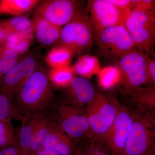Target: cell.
<instances>
[{
    "instance_id": "cell-1",
    "label": "cell",
    "mask_w": 155,
    "mask_h": 155,
    "mask_svg": "<svg viewBox=\"0 0 155 155\" xmlns=\"http://www.w3.org/2000/svg\"><path fill=\"white\" fill-rule=\"evenodd\" d=\"M54 98V85L48 72L38 65L13 100V104L22 116L44 114Z\"/></svg>"
},
{
    "instance_id": "cell-2",
    "label": "cell",
    "mask_w": 155,
    "mask_h": 155,
    "mask_svg": "<svg viewBox=\"0 0 155 155\" xmlns=\"http://www.w3.org/2000/svg\"><path fill=\"white\" fill-rule=\"evenodd\" d=\"M119 103L110 96L96 91L94 98L84 112L94 140L103 143L116 118Z\"/></svg>"
},
{
    "instance_id": "cell-3",
    "label": "cell",
    "mask_w": 155,
    "mask_h": 155,
    "mask_svg": "<svg viewBox=\"0 0 155 155\" xmlns=\"http://www.w3.org/2000/svg\"><path fill=\"white\" fill-rule=\"evenodd\" d=\"M94 40V31L85 10L61 28L55 46L65 48L73 55H84L90 51Z\"/></svg>"
},
{
    "instance_id": "cell-4",
    "label": "cell",
    "mask_w": 155,
    "mask_h": 155,
    "mask_svg": "<svg viewBox=\"0 0 155 155\" xmlns=\"http://www.w3.org/2000/svg\"><path fill=\"white\" fill-rule=\"evenodd\" d=\"M155 138L153 112L141 107L135 111L133 124L122 155H146L155 145Z\"/></svg>"
},
{
    "instance_id": "cell-5",
    "label": "cell",
    "mask_w": 155,
    "mask_h": 155,
    "mask_svg": "<svg viewBox=\"0 0 155 155\" xmlns=\"http://www.w3.org/2000/svg\"><path fill=\"white\" fill-rule=\"evenodd\" d=\"M95 41L101 58L115 63L136 48L124 24L103 29L94 35Z\"/></svg>"
},
{
    "instance_id": "cell-6",
    "label": "cell",
    "mask_w": 155,
    "mask_h": 155,
    "mask_svg": "<svg viewBox=\"0 0 155 155\" xmlns=\"http://www.w3.org/2000/svg\"><path fill=\"white\" fill-rule=\"evenodd\" d=\"M125 26L136 47L149 57L155 39V8L131 10Z\"/></svg>"
},
{
    "instance_id": "cell-7",
    "label": "cell",
    "mask_w": 155,
    "mask_h": 155,
    "mask_svg": "<svg viewBox=\"0 0 155 155\" xmlns=\"http://www.w3.org/2000/svg\"><path fill=\"white\" fill-rule=\"evenodd\" d=\"M149 57L136 47L115 63L120 72V82L126 94L147 83L150 60Z\"/></svg>"
},
{
    "instance_id": "cell-8",
    "label": "cell",
    "mask_w": 155,
    "mask_h": 155,
    "mask_svg": "<svg viewBox=\"0 0 155 155\" xmlns=\"http://www.w3.org/2000/svg\"><path fill=\"white\" fill-rule=\"evenodd\" d=\"M56 109L58 122H56L71 139L77 141L87 138L94 140L83 108L63 101Z\"/></svg>"
},
{
    "instance_id": "cell-9",
    "label": "cell",
    "mask_w": 155,
    "mask_h": 155,
    "mask_svg": "<svg viewBox=\"0 0 155 155\" xmlns=\"http://www.w3.org/2000/svg\"><path fill=\"white\" fill-rule=\"evenodd\" d=\"M85 9L82 1L45 0L41 1L36 6L35 15L43 17L53 25L61 28Z\"/></svg>"
},
{
    "instance_id": "cell-10",
    "label": "cell",
    "mask_w": 155,
    "mask_h": 155,
    "mask_svg": "<svg viewBox=\"0 0 155 155\" xmlns=\"http://www.w3.org/2000/svg\"><path fill=\"white\" fill-rule=\"evenodd\" d=\"M91 22L94 35L115 25L124 24L130 10L116 7L107 0H90L85 9Z\"/></svg>"
},
{
    "instance_id": "cell-11",
    "label": "cell",
    "mask_w": 155,
    "mask_h": 155,
    "mask_svg": "<svg viewBox=\"0 0 155 155\" xmlns=\"http://www.w3.org/2000/svg\"><path fill=\"white\" fill-rule=\"evenodd\" d=\"M134 116L135 111L119 104L114 124L103 143L113 155H123Z\"/></svg>"
},
{
    "instance_id": "cell-12",
    "label": "cell",
    "mask_w": 155,
    "mask_h": 155,
    "mask_svg": "<svg viewBox=\"0 0 155 155\" xmlns=\"http://www.w3.org/2000/svg\"><path fill=\"white\" fill-rule=\"evenodd\" d=\"M37 58L30 54L19 61L5 75L0 77V92L12 100L37 67Z\"/></svg>"
},
{
    "instance_id": "cell-13",
    "label": "cell",
    "mask_w": 155,
    "mask_h": 155,
    "mask_svg": "<svg viewBox=\"0 0 155 155\" xmlns=\"http://www.w3.org/2000/svg\"><path fill=\"white\" fill-rule=\"evenodd\" d=\"M96 91L91 82L86 78L74 77L64 88L65 102L83 108L94 98Z\"/></svg>"
},
{
    "instance_id": "cell-14",
    "label": "cell",
    "mask_w": 155,
    "mask_h": 155,
    "mask_svg": "<svg viewBox=\"0 0 155 155\" xmlns=\"http://www.w3.org/2000/svg\"><path fill=\"white\" fill-rule=\"evenodd\" d=\"M42 148L54 150L63 155H80L81 153L72 140L54 121Z\"/></svg>"
},
{
    "instance_id": "cell-15",
    "label": "cell",
    "mask_w": 155,
    "mask_h": 155,
    "mask_svg": "<svg viewBox=\"0 0 155 155\" xmlns=\"http://www.w3.org/2000/svg\"><path fill=\"white\" fill-rule=\"evenodd\" d=\"M32 21L34 35L39 42L45 46H55L60 39L61 28L36 15Z\"/></svg>"
},
{
    "instance_id": "cell-16",
    "label": "cell",
    "mask_w": 155,
    "mask_h": 155,
    "mask_svg": "<svg viewBox=\"0 0 155 155\" xmlns=\"http://www.w3.org/2000/svg\"><path fill=\"white\" fill-rule=\"evenodd\" d=\"M40 115L22 116V123L16 136L17 144L22 155L29 154L32 137Z\"/></svg>"
},
{
    "instance_id": "cell-17",
    "label": "cell",
    "mask_w": 155,
    "mask_h": 155,
    "mask_svg": "<svg viewBox=\"0 0 155 155\" xmlns=\"http://www.w3.org/2000/svg\"><path fill=\"white\" fill-rule=\"evenodd\" d=\"M39 0H1L0 15L21 16L36 8Z\"/></svg>"
},
{
    "instance_id": "cell-18",
    "label": "cell",
    "mask_w": 155,
    "mask_h": 155,
    "mask_svg": "<svg viewBox=\"0 0 155 155\" xmlns=\"http://www.w3.org/2000/svg\"><path fill=\"white\" fill-rule=\"evenodd\" d=\"M34 35L33 27L26 31L11 34L4 45L15 51L20 55L26 53L31 46Z\"/></svg>"
},
{
    "instance_id": "cell-19",
    "label": "cell",
    "mask_w": 155,
    "mask_h": 155,
    "mask_svg": "<svg viewBox=\"0 0 155 155\" xmlns=\"http://www.w3.org/2000/svg\"><path fill=\"white\" fill-rule=\"evenodd\" d=\"M53 121L44 114L40 115L38 123L32 137L29 155L36 152L43 147L44 142L51 129Z\"/></svg>"
},
{
    "instance_id": "cell-20",
    "label": "cell",
    "mask_w": 155,
    "mask_h": 155,
    "mask_svg": "<svg viewBox=\"0 0 155 155\" xmlns=\"http://www.w3.org/2000/svg\"><path fill=\"white\" fill-rule=\"evenodd\" d=\"M72 68L74 73L87 78L100 71V63L97 58L87 54L78 58Z\"/></svg>"
},
{
    "instance_id": "cell-21",
    "label": "cell",
    "mask_w": 155,
    "mask_h": 155,
    "mask_svg": "<svg viewBox=\"0 0 155 155\" xmlns=\"http://www.w3.org/2000/svg\"><path fill=\"white\" fill-rule=\"evenodd\" d=\"M72 56L71 52L67 49L56 46L48 54L46 61L51 68L69 67Z\"/></svg>"
},
{
    "instance_id": "cell-22",
    "label": "cell",
    "mask_w": 155,
    "mask_h": 155,
    "mask_svg": "<svg viewBox=\"0 0 155 155\" xmlns=\"http://www.w3.org/2000/svg\"><path fill=\"white\" fill-rule=\"evenodd\" d=\"M0 23L11 34L26 31L33 27L32 20L23 15L0 20Z\"/></svg>"
},
{
    "instance_id": "cell-23",
    "label": "cell",
    "mask_w": 155,
    "mask_h": 155,
    "mask_svg": "<svg viewBox=\"0 0 155 155\" xmlns=\"http://www.w3.org/2000/svg\"><path fill=\"white\" fill-rule=\"evenodd\" d=\"M50 79L54 85L64 88L73 78L74 72L70 67L51 68L48 72Z\"/></svg>"
},
{
    "instance_id": "cell-24",
    "label": "cell",
    "mask_w": 155,
    "mask_h": 155,
    "mask_svg": "<svg viewBox=\"0 0 155 155\" xmlns=\"http://www.w3.org/2000/svg\"><path fill=\"white\" fill-rule=\"evenodd\" d=\"M11 119L0 121V150L17 144L14 125Z\"/></svg>"
},
{
    "instance_id": "cell-25",
    "label": "cell",
    "mask_w": 155,
    "mask_h": 155,
    "mask_svg": "<svg viewBox=\"0 0 155 155\" xmlns=\"http://www.w3.org/2000/svg\"><path fill=\"white\" fill-rule=\"evenodd\" d=\"M19 54L5 46H0V77L19 61Z\"/></svg>"
},
{
    "instance_id": "cell-26",
    "label": "cell",
    "mask_w": 155,
    "mask_h": 155,
    "mask_svg": "<svg viewBox=\"0 0 155 155\" xmlns=\"http://www.w3.org/2000/svg\"><path fill=\"white\" fill-rule=\"evenodd\" d=\"M98 74L100 85L104 88H111L120 82V72L116 66L100 70Z\"/></svg>"
},
{
    "instance_id": "cell-27",
    "label": "cell",
    "mask_w": 155,
    "mask_h": 155,
    "mask_svg": "<svg viewBox=\"0 0 155 155\" xmlns=\"http://www.w3.org/2000/svg\"><path fill=\"white\" fill-rule=\"evenodd\" d=\"M22 117L13 106L12 99L0 92V121L8 119L21 121Z\"/></svg>"
},
{
    "instance_id": "cell-28",
    "label": "cell",
    "mask_w": 155,
    "mask_h": 155,
    "mask_svg": "<svg viewBox=\"0 0 155 155\" xmlns=\"http://www.w3.org/2000/svg\"><path fill=\"white\" fill-rule=\"evenodd\" d=\"M104 145L101 143L93 140L91 142L85 155H110L106 151Z\"/></svg>"
},
{
    "instance_id": "cell-29",
    "label": "cell",
    "mask_w": 155,
    "mask_h": 155,
    "mask_svg": "<svg viewBox=\"0 0 155 155\" xmlns=\"http://www.w3.org/2000/svg\"><path fill=\"white\" fill-rule=\"evenodd\" d=\"M151 84V87H155V60L150 59L147 69V81Z\"/></svg>"
},
{
    "instance_id": "cell-30",
    "label": "cell",
    "mask_w": 155,
    "mask_h": 155,
    "mask_svg": "<svg viewBox=\"0 0 155 155\" xmlns=\"http://www.w3.org/2000/svg\"><path fill=\"white\" fill-rule=\"evenodd\" d=\"M107 2L114 5L122 8L128 9L131 10L133 8L134 2L133 0H107Z\"/></svg>"
},
{
    "instance_id": "cell-31",
    "label": "cell",
    "mask_w": 155,
    "mask_h": 155,
    "mask_svg": "<svg viewBox=\"0 0 155 155\" xmlns=\"http://www.w3.org/2000/svg\"><path fill=\"white\" fill-rule=\"evenodd\" d=\"M0 155H22L17 144L0 150Z\"/></svg>"
},
{
    "instance_id": "cell-32",
    "label": "cell",
    "mask_w": 155,
    "mask_h": 155,
    "mask_svg": "<svg viewBox=\"0 0 155 155\" xmlns=\"http://www.w3.org/2000/svg\"><path fill=\"white\" fill-rule=\"evenodd\" d=\"M11 34V32L0 23V46L5 44L8 37Z\"/></svg>"
},
{
    "instance_id": "cell-33",
    "label": "cell",
    "mask_w": 155,
    "mask_h": 155,
    "mask_svg": "<svg viewBox=\"0 0 155 155\" xmlns=\"http://www.w3.org/2000/svg\"><path fill=\"white\" fill-rule=\"evenodd\" d=\"M29 155H63L54 150L42 148L36 152Z\"/></svg>"
},
{
    "instance_id": "cell-34",
    "label": "cell",
    "mask_w": 155,
    "mask_h": 155,
    "mask_svg": "<svg viewBox=\"0 0 155 155\" xmlns=\"http://www.w3.org/2000/svg\"><path fill=\"white\" fill-rule=\"evenodd\" d=\"M146 155H155V146L151 148Z\"/></svg>"
},
{
    "instance_id": "cell-35",
    "label": "cell",
    "mask_w": 155,
    "mask_h": 155,
    "mask_svg": "<svg viewBox=\"0 0 155 155\" xmlns=\"http://www.w3.org/2000/svg\"><path fill=\"white\" fill-rule=\"evenodd\" d=\"M80 155H84V154H80Z\"/></svg>"
}]
</instances>
